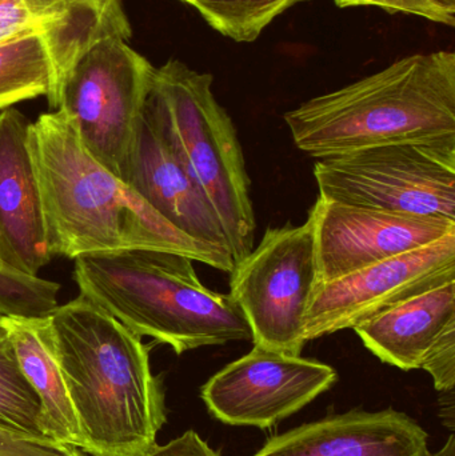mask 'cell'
I'll return each mask as SVG.
<instances>
[{
    "mask_svg": "<svg viewBox=\"0 0 455 456\" xmlns=\"http://www.w3.org/2000/svg\"><path fill=\"white\" fill-rule=\"evenodd\" d=\"M28 147L53 256L75 259L98 252L158 249L232 273L229 252L176 230L96 162L63 112H48L31 123Z\"/></svg>",
    "mask_w": 455,
    "mask_h": 456,
    "instance_id": "cell-1",
    "label": "cell"
},
{
    "mask_svg": "<svg viewBox=\"0 0 455 456\" xmlns=\"http://www.w3.org/2000/svg\"><path fill=\"white\" fill-rule=\"evenodd\" d=\"M48 321L79 425V449L93 456L149 454L166 423L149 346L82 295L58 305Z\"/></svg>",
    "mask_w": 455,
    "mask_h": 456,
    "instance_id": "cell-2",
    "label": "cell"
},
{
    "mask_svg": "<svg viewBox=\"0 0 455 456\" xmlns=\"http://www.w3.org/2000/svg\"><path fill=\"white\" fill-rule=\"evenodd\" d=\"M294 143L317 159L370 147L455 141V53L406 56L283 117Z\"/></svg>",
    "mask_w": 455,
    "mask_h": 456,
    "instance_id": "cell-3",
    "label": "cell"
},
{
    "mask_svg": "<svg viewBox=\"0 0 455 456\" xmlns=\"http://www.w3.org/2000/svg\"><path fill=\"white\" fill-rule=\"evenodd\" d=\"M80 294L139 337L175 354L251 340V330L230 294L207 289L194 260L158 249H125L75 257Z\"/></svg>",
    "mask_w": 455,
    "mask_h": 456,
    "instance_id": "cell-4",
    "label": "cell"
},
{
    "mask_svg": "<svg viewBox=\"0 0 455 456\" xmlns=\"http://www.w3.org/2000/svg\"><path fill=\"white\" fill-rule=\"evenodd\" d=\"M213 80L171 59L155 69L143 114L215 208L235 265L253 251L256 221L237 128L214 96Z\"/></svg>",
    "mask_w": 455,
    "mask_h": 456,
    "instance_id": "cell-5",
    "label": "cell"
},
{
    "mask_svg": "<svg viewBox=\"0 0 455 456\" xmlns=\"http://www.w3.org/2000/svg\"><path fill=\"white\" fill-rule=\"evenodd\" d=\"M155 67L119 37L93 43L61 80L56 111L83 147L123 183Z\"/></svg>",
    "mask_w": 455,
    "mask_h": 456,
    "instance_id": "cell-6",
    "label": "cell"
},
{
    "mask_svg": "<svg viewBox=\"0 0 455 456\" xmlns=\"http://www.w3.org/2000/svg\"><path fill=\"white\" fill-rule=\"evenodd\" d=\"M320 197L455 222V141L370 147L318 159Z\"/></svg>",
    "mask_w": 455,
    "mask_h": 456,
    "instance_id": "cell-7",
    "label": "cell"
},
{
    "mask_svg": "<svg viewBox=\"0 0 455 456\" xmlns=\"http://www.w3.org/2000/svg\"><path fill=\"white\" fill-rule=\"evenodd\" d=\"M230 275V297L248 321L254 346L301 355L318 284L313 216L301 226L269 228Z\"/></svg>",
    "mask_w": 455,
    "mask_h": 456,
    "instance_id": "cell-8",
    "label": "cell"
},
{
    "mask_svg": "<svg viewBox=\"0 0 455 456\" xmlns=\"http://www.w3.org/2000/svg\"><path fill=\"white\" fill-rule=\"evenodd\" d=\"M455 281V230L429 246L318 283L306 318V337L318 339L354 329L398 303Z\"/></svg>",
    "mask_w": 455,
    "mask_h": 456,
    "instance_id": "cell-9",
    "label": "cell"
},
{
    "mask_svg": "<svg viewBox=\"0 0 455 456\" xmlns=\"http://www.w3.org/2000/svg\"><path fill=\"white\" fill-rule=\"evenodd\" d=\"M329 364L254 346L207 380L200 398L226 425L269 428L333 387Z\"/></svg>",
    "mask_w": 455,
    "mask_h": 456,
    "instance_id": "cell-10",
    "label": "cell"
},
{
    "mask_svg": "<svg viewBox=\"0 0 455 456\" xmlns=\"http://www.w3.org/2000/svg\"><path fill=\"white\" fill-rule=\"evenodd\" d=\"M314 221L318 283L344 278L398 255L435 243L455 222L342 205L318 198Z\"/></svg>",
    "mask_w": 455,
    "mask_h": 456,
    "instance_id": "cell-11",
    "label": "cell"
},
{
    "mask_svg": "<svg viewBox=\"0 0 455 456\" xmlns=\"http://www.w3.org/2000/svg\"><path fill=\"white\" fill-rule=\"evenodd\" d=\"M29 126L18 110L0 112V270L37 278L53 255L29 152Z\"/></svg>",
    "mask_w": 455,
    "mask_h": 456,
    "instance_id": "cell-12",
    "label": "cell"
},
{
    "mask_svg": "<svg viewBox=\"0 0 455 456\" xmlns=\"http://www.w3.org/2000/svg\"><path fill=\"white\" fill-rule=\"evenodd\" d=\"M125 183L184 235L229 252L215 208L143 112Z\"/></svg>",
    "mask_w": 455,
    "mask_h": 456,
    "instance_id": "cell-13",
    "label": "cell"
},
{
    "mask_svg": "<svg viewBox=\"0 0 455 456\" xmlns=\"http://www.w3.org/2000/svg\"><path fill=\"white\" fill-rule=\"evenodd\" d=\"M427 434L393 409L361 410L299 426L270 439L253 456H427Z\"/></svg>",
    "mask_w": 455,
    "mask_h": 456,
    "instance_id": "cell-14",
    "label": "cell"
},
{
    "mask_svg": "<svg viewBox=\"0 0 455 456\" xmlns=\"http://www.w3.org/2000/svg\"><path fill=\"white\" fill-rule=\"evenodd\" d=\"M455 323V281L416 295L354 327L365 347L384 363L422 369L446 327Z\"/></svg>",
    "mask_w": 455,
    "mask_h": 456,
    "instance_id": "cell-15",
    "label": "cell"
},
{
    "mask_svg": "<svg viewBox=\"0 0 455 456\" xmlns=\"http://www.w3.org/2000/svg\"><path fill=\"white\" fill-rule=\"evenodd\" d=\"M0 323L7 330L21 371L39 396L43 436L79 449V425L53 351L48 316L2 315Z\"/></svg>",
    "mask_w": 455,
    "mask_h": 456,
    "instance_id": "cell-16",
    "label": "cell"
},
{
    "mask_svg": "<svg viewBox=\"0 0 455 456\" xmlns=\"http://www.w3.org/2000/svg\"><path fill=\"white\" fill-rule=\"evenodd\" d=\"M58 72L47 37L24 32L0 42V110L45 96L56 110Z\"/></svg>",
    "mask_w": 455,
    "mask_h": 456,
    "instance_id": "cell-17",
    "label": "cell"
},
{
    "mask_svg": "<svg viewBox=\"0 0 455 456\" xmlns=\"http://www.w3.org/2000/svg\"><path fill=\"white\" fill-rule=\"evenodd\" d=\"M0 430L45 438L42 403L19 366L7 330L0 323Z\"/></svg>",
    "mask_w": 455,
    "mask_h": 456,
    "instance_id": "cell-18",
    "label": "cell"
},
{
    "mask_svg": "<svg viewBox=\"0 0 455 456\" xmlns=\"http://www.w3.org/2000/svg\"><path fill=\"white\" fill-rule=\"evenodd\" d=\"M305 0H191L208 26L238 43L256 42L270 23Z\"/></svg>",
    "mask_w": 455,
    "mask_h": 456,
    "instance_id": "cell-19",
    "label": "cell"
},
{
    "mask_svg": "<svg viewBox=\"0 0 455 456\" xmlns=\"http://www.w3.org/2000/svg\"><path fill=\"white\" fill-rule=\"evenodd\" d=\"M53 297L51 281L13 276L0 270V315L40 316Z\"/></svg>",
    "mask_w": 455,
    "mask_h": 456,
    "instance_id": "cell-20",
    "label": "cell"
},
{
    "mask_svg": "<svg viewBox=\"0 0 455 456\" xmlns=\"http://www.w3.org/2000/svg\"><path fill=\"white\" fill-rule=\"evenodd\" d=\"M429 372L438 391H453L455 386V323L445 331L433 346L422 369Z\"/></svg>",
    "mask_w": 455,
    "mask_h": 456,
    "instance_id": "cell-21",
    "label": "cell"
},
{
    "mask_svg": "<svg viewBox=\"0 0 455 456\" xmlns=\"http://www.w3.org/2000/svg\"><path fill=\"white\" fill-rule=\"evenodd\" d=\"M0 456H82L77 447L0 430Z\"/></svg>",
    "mask_w": 455,
    "mask_h": 456,
    "instance_id": "cell-22",
    "label": "cell"
},
{
    "mask_svg": "<svg viewBox=\"0 0 455 456\" xmlns=\"http://www.w3.org/2000/svg\"><path fill=\"white\" fill-rule=\"evenodd\" d=\"M338 7H355V5H376L390 13H409L421 16L435 23L454 27V19L449 18L440 8L433 5L429 0H334Z\"/></svg>",
    "mask_w": 455,
    "mask_h": 456,
    "instance_id": "cell-23",
    "label": "cell"
},
{
    "mask_svg": "<svg viewBox=\"0 0 455 456\" xmlns=\"http://www.w3.org/2000/svg\"><path fill=\"white\" fill-rule=\"evenodd\" d=\"M146 456H219L195 431L189 430L168 442L165 446H155Z\"/></svg>",
    "mask_w": 455,
    "mask_h": 456,
    "instance_id": "cell-24",
    "label": "cell"
},
{
    "mask_svg": "<svg viewBox=\"0 0 455 456\" xmlns=\"http://www.w3.org/2000/svg\"><path fill=\"white\" fill-rule=\"evenodd\" d=\"M429 2L455 20V0H429Z\"/></svg>",
    "mask_w": 455,
    "mask_h": 456,
    "instance_id": "cell-25",
    "label": "cell"
},
{
    "mask_svg": "<svg viewBox=\"0 0 455 456\" xmlns=\"http://www.w3.org/2000/svg\"><path fill=\"white\" fill-rule=\"evenodd\" d=\"M427 456H455V436H449L448 442H446L445 446L440 452H435V455L429 452Z\"/></svg>",
    "mask_w": 455,
    "mask_h": 456,
    "instance_id": "cell-26",
    "label": "cell"
},
{
    "mask_svg": "<svg viewBox=\"0 0 455 456\" xmlns=\"http://www.w3.org/2000/svg\"><path fill=\"white\" fill-rule=\"evenodd\" d=\"M181 2L187 3V4H191V0H181Z\"/></svg>",
    "mask_w": 455,
    "mask_h": 456,
    "instance_id": "cell-27",
    "label": "cell"
},
{
    "mask_svg": "<svg viewBox=\"0 0 455 456\" xmlns=\"http://www.w3.org/2000/svg\"><path fill=\"white\" fill-rule=\"evenodd\" d=\"M0 316H2V315H0Z\"/></svg>",
    "mask_w": 455,
    "mask_h": 456,
    "instance_id": "cell-28",
    "label": "cell"
}]
</instances>
